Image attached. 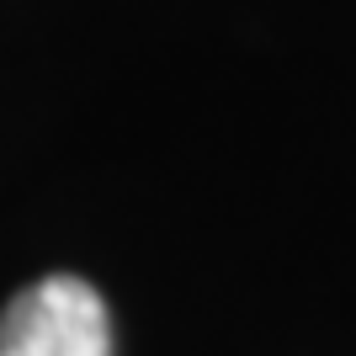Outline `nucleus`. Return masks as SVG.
Here are the masks:
<instances>
[{"instance_id":"1","label":"nucleus","mask_w":356,"mask_h":356,"mask_svg":"<svg viewBox=\"0 0 356 356\" xmlns=\"http://www.w3.org/2000/svg\"><path fill=\"white\" fill-rule=\"evenodd\" d=\"M0 356H112L102 293L80 277H43L0 314Z\"/></svg>"}]
</instances>
